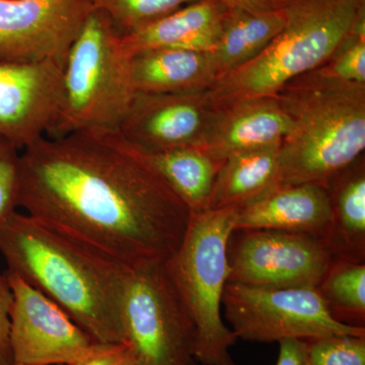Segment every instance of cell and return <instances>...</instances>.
<instances>
[{
	"mask_svg": "<svg viewBox=\"0 0 365 365\" xmlns=\"http://www.w3.org/2000/svg\"><path fill=\"white\" fill-rule=\"evenodd\" d=\"M13 294L6 274H0V365L13 364L11 343H9V313Z\"/></svg>",
	"mask_w": 365,
	"mask_h": 365,
	"instance_id": "obj_28",
	"label": "cell"
},
{
	"mask_svg": "<svg viewBox=\"0 0 365 365\" xmlns=\"http://www.w3.org/2000/svg\"><path fill=\"white\" fill-rule=\"evenodd\" d=\"M292 122L279 150V184L327 189L365 148V85L309 72L275 96Z\"/></svg>",
	"mask_w": 365,
	"mask_h": 365,
	"instance_id": "obj_3",
	"label": "cell"
},
{
	"mask_svg": "<svg viewBox=\"0 0 365 365\" xmlns=\"http://www.w3.org/2000/svg\"><path fill=\"white\" fill-rule=\"evenodd\" d=\"M280 145L225 158L216 175L208 209L244 207L279 184Z\"/></svg>",
	"mask_w": 365,
	"mask_h": 365,
	"instance_id": "obj_19",
	"label": "cell"
},
{
	"mask_svg": "<svg viewBox=\"0 0 365 365\" xmlns=\"http://www.w3.org/2000/svg\"><path fill=\"white\" fill-rule=\"evenodd\" d=\"M11 365H32V364H19V362H13Z\"/></svg>",
	"mask_w": 365,
	"mask_h": 365,
	"instance_id": "obj_32",
	"label": "cell"
},
{
	"mask_svg": "<svg viewBox=\"0 0 365 365\" xmlns=\"http://www.w3.org/2000/svg\"><path fill=\"white\" fill-rule=\"evenodd\" d=\"M135 150L186 204L191 213L208 210L216 175L222 163L215 162L198 146L158 153Z\"/></svg>",
	"mask_w": 365,
	"mask_h": 365,
	"instance_id": "obj_20",
	"label": "cell"
},
{
	"mask_svg": "<svg viewBox=\"0 0 365 365\" xmlns=\"http://www.w3.org/2000/svg\"><path fill=\"white\" fill-rule=\"evenodd\" d=\"M307 342L309 365H365V336L332 335Z\"/></svg>",
	"mask_w": 365,
	"mask_h": 365,
	"instance_id": "obj_25",
	"label": "cell"
},
{
	"mask_svg": "<svg viewBox=\"0 0 365 365\" xmlns=\"http://www.w3.org/2000/svg\"><path fill=\"white\" fill-rule=\"evenodd\" d=\"M332 261L324 242L309 235L234 230L227 245V282L254 287L317 288Z\"/></svg>",
	"mask_w": 365,
	"mask_h": 365,
	"instance_id": "obj_9",
	"label": "cell"
},
{
	"mask_svg": "<svg viewBox=\"0 0 365 365\" xmlns=\"http://www.w3.org/2000/svg\"><path fill=\"white\" fill-rule=\"evenodd\" d=\"M227 9H240L252 14L266 13L278 7V0H220Z\"/></svg>",
	"mask_w": 365,
	"mask_h": 365,
	"instance_id": "obj_30",
	"label": "cell"
},
{
	"mask_svg": "<svg viewBox=\"0 0 365 365\" xmlns=\"http://www.w3.org/2000/svg\"><path fill=\"white\" fill-rule=\"evenodd\" d=\"M365 0H279L281 32L253 60L215 81V107L244 98L275 97L287 83L325 64L364 30Z\"/></svg>",
	"mask_w": 365,
	"mask_h": 365,
	"instance_id": "obj_4",
	"label": "cell"
},
{
	"mask_svg": "<svg viewBox=\"0 0 365 365\" xmlns=\"http://www.w3.org/2000/svg\"><path fill=\"white\" fill-rule=\"evenodd\" d=\"M91 0H0V61L64 66Z\"/></svg>",
	"mask_w": 365,
	"mask_h": 365,
	"instance_id": "obj_10",
	"label": "cell"
},
{
	"mask_svg": "<svg viewBox=\"0 0 365 365\" xmlns=\"http://www.w3.org/2000/svg\"><path fill=\"white\" fill-rule=\"evenodd\" d=\"M278 344L279 353L276 365H309L307 341L284 339Z\"/></svg>",
	"mask_w": 365,
	"mask_h": 365,
	"instance_id": "obj_29",
	"label": "cell"
},
{
	"mask_svg": "<svg viewBox=\"0 0 365 365\" xmlns=\"http://www.w3.org/2000/svg\"><path fill=\"white\" fill-rule=\"evenodd\" d=\"M64 66L0 61V136L20 150L46 136L61 95Z\"/></svg>",
	"mask_w": 365,
	"mask_h": 365,
	"instance_id": "obj_13",
	"label": "cell"
},
{
	"mask_svg": "<svg viewBox=\"0 0 365 365\" xmlns=\"http://www.w3.org/2000/svg\"><path fill=\"white\" fill-rule=\"evenodd\" d=\"M222 311L235 337L249 342L365 336V328L336 321L317 288L254 287L227 282Z\"/></svg>",
	"mask_w": 365,
	"mask_h": 365,
	"instance_id": "obj_8",
	"label": "cell"
},
{
	"mask_svg": "<svg viewBox=\"0 0 365 365\" xmlns=\"http://www.w3.org/2000/svg\"><path fill=\"white\" fill-rule=\"evenodd\" d=\"M72 365H136L126 343L93 342L90 352Z\"/></svg>",
	"mask_w": 365,
	"mask_h": 365,
	"instance_id": "obj_27",
	"label": "cell"
},
{
	"mask_svg": "<svg viewBox=\"0 0 365 365\" xmlns=\"http://www.w3.org/2000/svg\"><path fill=\"white\" fill-rule=\"evenodd\" d=\"M312 73L339 83L365 85L364 30L346 40L325 64Z\"/></svg>",
	"mask_w": 365,
	"mask_h": 365,
	"instance_id": "obj_24",
	"label": "cell"
},
{
	"mask_svg": "<svg viewBox=\"0 0 365 365\" xmlns=\"http://www.w3.org/2000/svg\"><path fill=\"white\" fill-rule=\"evenodd\" d=\"M20 208L128 267L167 261L191 211L117 130L44 136L21 150Z\"/></svg>",
	"mask_w": 365,
	"mask_h": 365,
	"instance_id": "obj_1",
	"label": "cell"
},
{
	"mask_svg": "<svg viewBox=\"0 0 365 365\" xmlns=\"http://www.w3.org/2000/svg\"><path fill=\"white\" fill-rule=\"evenodd\" d=\"M216 365H237L235 364L234 360H232V357H227V359L223 360V361L220 362V364Z\"/></svg>",
	"mask_w": 365,
	"mask_h": 365,
	"instance_id": "obj_31",
	"label": "cell"
},
{
	"mask_svg": "<svg viewBox=\"0 0 365 365\" xmlns=\"http://www.w3.org/2000/svg\"><path fill=\"white\" fill-rule=\"evenodd\" d=\"M332 222L326 247L333 259L365 263V169L353 163L327 187Z\"/></svg>",
	"mask_w": 365,
	"mask_h": 365,
	"instance_id": "obj_18",
	"label": "cell"
},
{
	"mask_svg": "<svg viewBox=\"0 0 365 365\" xmlns=\"http://www.w3.org/2000/svg\"><path fill=\"white\" fill-rule=\"evenodd\" d=\"M135 93H184L210 90L220 78L212 53L158 48L132 55Z\"/></svg>",
	"mask_w": 365,
	"mask_h": 365,
	"instance_id": "obj_17",
	"label": "cell"
},
{
	"mask_svg": "<svg viewBox=\"0 0 365 365\" xmlns=\"http://www.w3.org/2000/svg\"><path fill=\"white\" fill-rule=\"evenodd\" d=\"M13 294L9 343L14 362L72 365L90 352L93 340L58 306L16 274L6 272Z\"/></svg>",
	"mask_w": 365,
	"mask_h": 365,
	"instance_id": "obj_11",
	"label": "cell"
},
{
	"mask_svg": "<svg viewBox=\"0 0 365 365\" xmlns=\"http://www.w3.org/2000/svg\"><path fill=\"white\" fill-rule=\"evenodd\" d=\"M227 9L220 0H198L128 36H120L129 56L158 48L215 51Z\"/></svg>",
	"mask_w": 365,
	"mask_h": 365,
	"instance_id": "obj_16",
	"label": "cell"
},
{
	"mask_svg": "<svg viewBox=\"0 0 365 365\" xmlns=\"http://www.w3.org/2000/svg\"><path fill=\"white\" fill-rule=\"evenodd\" d=\"M317 289L336 321L365 328V263L333 259Z\"/></svg>",
	"mask_w": 365,
	"mask_h": 365,
	"instance_id": "obj_22",
	"label": "cell"
},
{
	"mask_svg": "<svg viewBox=\"0 0 365 365\" xmlns=\"http://www.w3.org/2000/svg\"><path fill=\"white\" fill-rule=\"evenodd\" d=\"M21 150L0 136V230L20 208Z\"/></svg>",
	"mask_w": 365,
	"mask_h": 365,
	"instance_id": "obj_26",
	"label": "cell"
},
{
	"mask_svg": "<svg viewBox=\"0 0 365 365\" xmlns=\"http://www.w3.org/2000/svg\"><path fill=\"white\" fill-rule=\"evenodd\" d=\"M201 150L222 163L235 153L282 143L292 122L276 97L252 98L215 107Z\"/></svg>",
	"mask_w": 365,
	"mask_h": 365,
	"instance_id": "obj_14",
	"label": "cell"
},
{
	"mask_svg": "<svg viewBox=\"0 0 365 365\" xmlns=\"http://www.w3.org/2000/svg\"><path fill=\"white\" fill-rule=\"evenodd\" d=\"M7 272L49 297L97 343H124L121 300L131 267L28 213L0 230Z\"/></svg>",
	"mask_w": 365,
	"mask_h": 365,
	"instance_id": "obj_2",
	"label": "cell"
},
{
	"mask_svg": "<svg viewBox=\"0 0 365 365\" xmlns=\"http://www.w3.org/2000/svg\"><path fill=\"white\" fill-rule=\"evenodd\" d=\"M237 211L227 207L192 213L182 244L165 261L170 279L195 326L196 359L202 365L227 359L237 340L222 319L227 245Z\"/></svg>",
	"mask_w": 365,
	"mask_h": 365,
	"instance_id": "obj_6",
	"label": "cell"
},
{
	"mask_svg": "<svg viewBox=\"0 0 365 365\" xmlns=\"http://www.w3.org/2000/svg\"><path fill=\"white\" fill-rule=\"evenodd\" d=\"M124 343L136 365H198L193 321L163 261L129 271L121 300Z\"/></svg>",
	"mask_w": 365,
	"mask_h": 365,
	"instance_id": "obj_7",
	"label": "cell"
},
{
	"mask_svg": "<svg viewBox=\"0 0 365 365\" xmlns=\"http://www.w3.org/2000/svg\"><path fill=\"white\" fill-rule=\"evenodd\" d=\"M95 11L111 21L120 36L143 30L198 0H91Z\"/></svg>",
	"mask_w": 365,
	"mask_h": 365,
	"instance_id": "obj_23",
	"label": "cell"
},
{
	"mask_svg": "<svg viewBox=\"0 0 365 365\" xmlns=\"http://www.w3.org/2000/svg\"><path fill=\"white\" fill-rule=\"evenodd\" d=\"M332 222L328 191L314 184H278L240 208L234 230H267L309 235L323 242Z\"/></svg>",
	"mask_w": 365,
	"mask_h": 365,
	"instance_id": "obj_15",
	"label": "cell"
},
{
	"mask_svg": "<svg viewBox=\"0 0 365 365\" xmlns=\"http://www.w3.org/2000/svg\"><path fill=\"white\" fill-rule=\"evenodd\" d=\"M215 110L209 90L136 93L117 131L125 141L145 153L200 146Z\"/></svg>",
	"mask_w": 365,
	"mask_h": 365,
	"instance_id": "obj_12",
	"label": "cell"
},
{
	"mask_svg": "<svg viewBox=\"0 0 365 365\" xmlns=\"http://www.w3.org/2000/svg\"><path fill=\"white\" fill-rule=\"evenodd\" d=\"M130 60L109 18L93 11L67 53L58 108L46 136L117 130L136 93Z\"/></svg>",
	"mask_w": 365,
	"mask_h": 365,
	"instance_id": "obj_5",
	"label": "cell"
},
{
	"mask_svg": "<svg viewBox=\"0 0 365 365\" xmlns=\"http://www.w3.org/2000/svg\"><path fill=\"white\" fill-rule=\"evenodd\" d=\"M284 24V14L279 6L261 14L227 9L222 36L212 52L220 78L258 56L281 32Z\"/></svg>",
	"mask_w": 365,
	"mask_h": 365,
	"instance_id": "obj_21",
	"label": "cell"
}]
</instances>
